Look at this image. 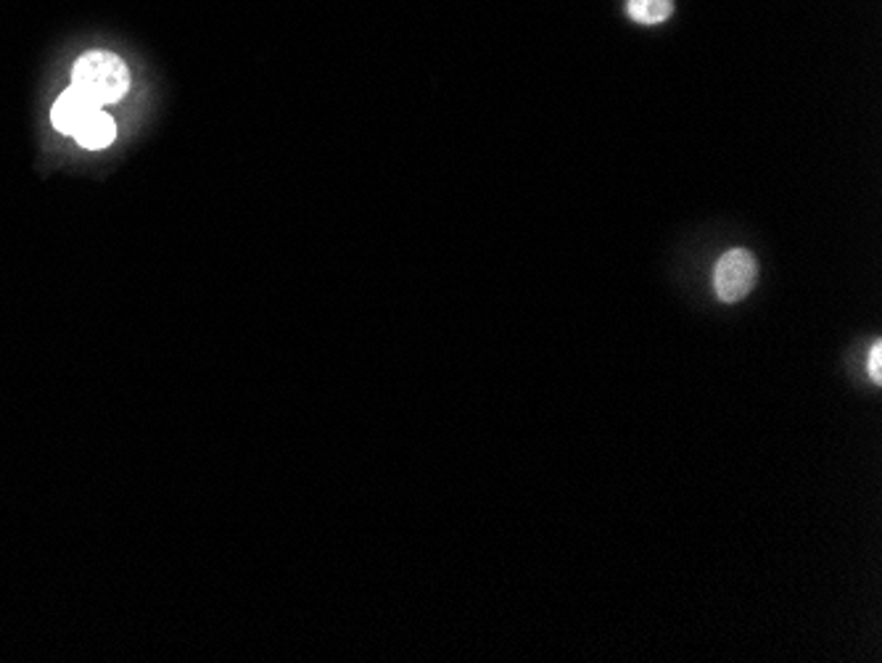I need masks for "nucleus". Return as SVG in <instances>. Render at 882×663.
I'll list each match as a JSON object with an SVG mask.
<instances>
[{
	"mask_svg": "<svg viewBox=\"0 0 882 663\" xmlns=\"http://www.w3.org/2000/svg\"><path fill=\"white\" fill-rule=\"evenodd\" d=\"M72 138L77 140L83 148L98 151V148H106L114 144V138H117V125H114V119L108 117L104 109H98L91 119L85 122L83 127H80L77 133L72 135Z\"/></svg>",
	"mask_w": 882,
	"mask_h": 663,
	"instance_id": "4",
	"label": "nucleus"
},
{
	"mask_svg": "<svg viewBox=\"0 0 882 663\" xmlns=\"http://www.w3.org/2000/svg\"><path fill=\"white\" fill-rule=\"evenodd\" d=\"M96 112L98 106L93 104V101H87L83 93H77L74 87H66V91L56 98V104H53L51 122L61 135H74Z\"/></svg>",
	"mask_w": 882,
	"mask_h": 663,
	"instance_id": "3",
	"label": "nucleus"
},
{
	"mask_svg": "<svg viewBox=\"0 0 882 663\" xmlns=\"http://www.w3.org/2000/svg\"><path fill=\"white\" fill-rule=\"evenodd\" d=\"M867 370H870L874 383L882 381V344L880 341H874L870 355H867Z\"/></svg>",
	"mask_w": 882,
	"mask_h": 663,
	"instance_id": "6",
	"label": "nucleus"
},
{
	"mask_svg": "<svg viewBox=\"0 0 882 663\" xmlns=\"http://www.w3.org/2000/svg\"><path fill=\"white\" fill-rule=\"evenodd\" d=\"M714 294L722 302L735 304L750 294L758 281V262L748 249H729L714 265Z\"/></svg>",
	"mask_w": 882,
	"mask_h": 663,
	"instance_id": "2",
	"label": "nucleus"
},
{
	"mask_svg": "<svg viewBox=\"0 0 882 663\" xmlns=\"http://www.w3.org/2000/svg\"><path fill=\"white\" fill-rule=\"evenodd\" d=\"M671 13H674V0H627V17L637 24H661Z\"/></svg>",
	"mask_w": 882,
	"mask_h": 663,
	"instance_id": "5",
	"label": "nucleus"
},
{
	"mask_svg": "<svg viewBox=\"0 0 882 663\" xmlns=\"http://www.w3.org/2000/svg\"><path fill=\"white\" fill-rule=\"evenodd\" d=\"M74 91L83 93L87 101L104 109L108 104H117L130 91V70L117 53L112 51H87L77 59L72 70Z\"/></svg>",
	"mask_w": 882,
	"mask_h": 663,
	"instance_id": "1",
	"label": "nucleus"
}]
</instances>
